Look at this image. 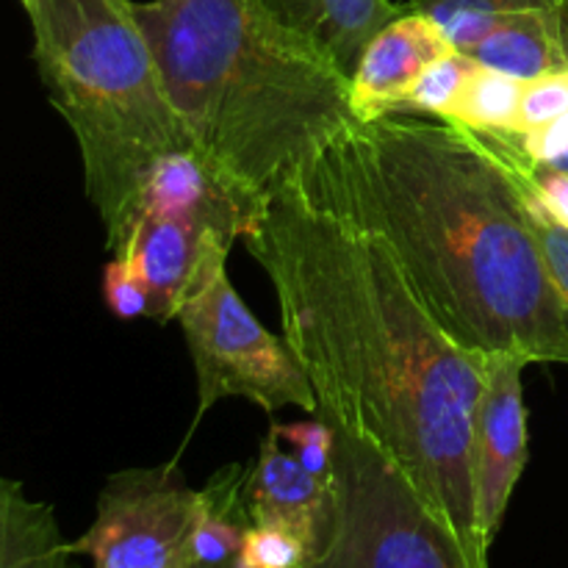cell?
<instances>
[{"mask_svg":"<svg viewBox=\"0 0 568 568\" xmlns=\"http://www.w3.org/2000/svg\"><path fill=\"white\" fill-rule=\"evenodd\" d=\"M242 242L270 277L316 414L381 442L469 558L491 568L471 480L483 355L433 320L375 233L320 203L300 178L266 194Z\"/></svg>","mask_w":568,"mask_h":568,"instance_id":"obj_1","label":"cell"},{"mask_svg":"<svg viewBox=\"0 0 568 568\" xmlns=\"http://www.w3.org/2000/svg\"><path fill=\"white\" fill-rule=\"evenodd\" d=\"M300 181L392 250L460 347L568 364L564 305L525 200L480 133L408 114L358 122Z\"/></svg>","mask_w":568,"mask_h":568,"instance_id":"obj_2","label":"cell"},{"mask_svg":"<svg viewBox=\"0 0 568 568\" xmlns=\"http://www.w3.org/2000/svg\"><path fill=\"white\" fill-rule=\"evenodd\" d=\"M197 153L261 209L355 128L349 75L261 0H133Z\"/></svg>","mask_w":568,"mask_h":568,"instance_id":"obj_3","label":"cell"},{"mask_svg":"<svg viewBox=\"0 0 568 568\" xmlns=\"http://www.w3.org/2000/svg\"><path fill=\"white\" fill-rule=\"evenodd\" d=\"M31 31L39 78L75 136L83 192L116 255L153 166L194 142L133 0H44Z\"/></svg>","mask_w":568,"mask_h":568,"instance_id":"obj_4","label":"cell"},{"mask_svg":"<svg viewBox=\"0 0 568 568\" xmlns=\"http://www.w3.org/2000/svg\"><path fill=\"white\" fill-rule=\"evenodd\" d=\"M325 532L305 568H480L381 442L338 416Z\"/></svg>","mask_w":568,"mask_h":568,"instance_id":"obj_5","label":"cell"},{"mask_svg":"<svg viewBox=\"0 0 568 568\" xmlns=\"http://www.w3.org/2000/svg\"><path fill=\"white\" fill-rule=\"evenodd\" d=\"M189 358L197 377L194 427L222 399H247L266 414L297 408L316 414V394L286 338L266 331L227 277V264L214 266L197 292L178 311Z\"/></svg>","mask_w":568,"mask_h":568,"instance_id":"obj_6","label":"cell"},{"mask_svg":"<svg viewBox=\"0 0 568 568\" xmlns=\"http://www.w3.org/2000/svg\"><path fill=\"white\" fill-rule=\"evenodd\" d=\"M197 488L178 460L116 471L98 497L94 521L72 552L94 568H192Z\"/></svg>","mask_w":568,"mask_h":568,"instance_id":"obj_7","label":"cell"},{"mask_svg":"<svg viewBox=\"0 0 568 568\" xmlns=\"http://www.w3.org/2000/svg\"><path fill=\"white\" fill-rule=\"evenodd\" d=\"M519 355H483V388L471 416V480H475L477 525L491 549L508 505L527 466V408Z\"/></svg>","mask_w":568,"mask_h":568,"instance_id":"obj_8","label":"cell"},{"mask_svg":"<svg viewBox=\"0 0 568 568\" xmlns=\"http://www.w3.org/2000/svg\"><path fill=\"white\" fill-rule=\"evenodd\" d=\"M233 242L227 233L192 220L175 216H139L120 247L142 275L150 292V320H178L189 297L209 277L214 266L227 264Z\"/></svg>","mask_w":568,"mask_h":568,"instance_id":"obj_9","label":"cell"},{"mask_svg":"<svg viewBox=\"0 0 568 568\" xmlns=\"http://www.w3.org/2000/svg\"><path fill=\"white\" fill-rule=\"evenodd\" d=\"M455 53L447 33L419 11H405L369 39L349 75V109L366 125L397 111L425 70Z\"/></svg>","mask_w":568,"mask_h":568,"instance_id":"obj_10","label":"cell"},{"mask_svg":"<svg viewBox=\"0 0 568 568\" xmlns=\"http://www.w3.org/2000/svg\"><path fill=\"white\" fill-rule=\"evenodd\" d=\"M255 211L258 209L247 203L197 153V148H192L164 155L153 166L144 181L136 220L139 216H175V220L203 222L239 242L247 233Z\"/></svg>","mask_w":568,"mask_h":568,"instance_id":"obj_11","label":"cell"},{"mask_svg":"<svg viewBox=\"0 0 568 568\" xmlns=\"http://www.w3.org/2000/svg\"><path fill=\"white\" fill-rule=\"evenodd\" d=\"M244 499L253 525H277L297 532L314 555L322 541L331 508L327 483L316 480L292 449L283 447L275 425L261 438L258 458L247 471ZM311 560V558H308Z\"/></svg>","mask_w":568,"mask_h":568,"instance_id":"obj_12","label":"cell"},{"mask_svg":"<svg viewBox=\"0 0 568 568\" xmlns=\"http://www.w3.org/2000/svg\"><path fill=\"white\" fill-rule=\"evenodd\" d=\"M270 14L331 55L353 75L361 53L377 31L408 11L397 0H261Z\"/></svg>","mask_w":568,"mask_h":568,"instance_id":"obj_13","label":"cell"},{"mask_svg":"<svg viewBox=\"0 0 568 568\" xmlns=\"http://www.w3.org/2000/svg\"><path fill=\"white\" fill-rule=\"evenodd\" d=\"M469 55L480 67L505 72L519 81L566 70L568 50L560 28V11L538 9L510 17L480 44H475Z\"/></svg>","mask_w":568,"mask_h":568,"instance_id":"obj_14","label":"cell"},{"mask_svg":"<svg viewBox=\"0 0 568 568\" xmlns=\"http://www.w3.org/2000/svg\"><path fill=\"white\" fill-rule=\"evenodd\" d=\"M53 505L31 499L22 483L0 475V568H75Z\"/></svg>","mask_w":568,"mask_h":568,"instance_id":"obj_15","label":"cell"},{"mask_svg":"<svg viewBox=\"0 0 568 568\" xmlns=\"http://www.w3.org/2000/svg\"><path fill=\"white\" fill-rule=\"evenodd\" d=\"M250 466L233 464L197 488V516L192 527V568H233L244 532L250 530L247 486Z\"/></svg>","mask_w":568,"mask_h":568,"instance_id":"obj_16","label":"cell"},{"mask_svg":"<svg viewBox=\"0 0 568 568\" xmlns=\"http://www.w3.org/2000/svg\"><path fill=\"white\" fill-rule=\"evenodd\" d=\"M477 133L486 139L488 148L497 153V159L503 161L505 170L510 172V178L519 186L521 200H525L527 222H530L532 236H536L544 264H547L549 277H552V286L558 292L560 305H564L568 325V227L560 220H555L552 211L544 205L536 181H532V159L521 150L516 133Z\"/></svg>","mask_w":568,"mask_h":568,"instance_id":"obj_17","label":"cell"},{"mask_svg":"<svg viewBox=\"0 0 568 568\" xmlns=\"http://www.w3.org/2000/svg\"><path fill=\"white\" fill-rule=\"evenodd\" d=\"M521 92H525V81L477 64L444 122L483 133H516Z\"/></svg>","mask_w":568,"mask_h":568,"instance_id":"obj_18","label":"cell"},{"mask_svg":"<svg viewBox=\"0 0 568 568\" xmlns=\"http://www.w3.org/2000/svg\"><path fill=\"white\" fill-rule=\"evenodd\" d=\"M408 9L430 17L455 50L469 53L505 20L525 11L558 9V0H408Z\"/></svg>","mask_w":568,"mask_h":568,"instance_id":"obj_19","label":"cell"},{"mask_svg":"<svg viewBox=\"0 0 568 568\" xmlns=\"http://www.w3.org/2000/svg\"><path fill=\"white\" fill-rule=\"evenodd\" d=\"M477 67V61L469 53H449L447 59L436 61L430 70H425V75L416 81V87L410 89L408 98L397 105L394 114H408V116H433V120H447L449 111H453L455 100H458L460 89H464L466 78L471 75V70Z\"/></svg>","mask_w":568,"mask_h":568,"instance_id":"obj_20","label":"cell"},{"mask_svg":"<svg viewBox=\"0 0 568 568\" xmlns=\"http://www.w3.org/2000/svg\"><path fill=\"white\" fill-rule=\"evenodd\" d=\"M311 552L297 532L277 525H250L233 568H305Z\"/></svg>","mask_w":568,"mask_h":568,"instance_id":"obj_21","label":"cell"},{"mask_svg":"<svg viewBox=\"0 0 568 568\" xmlns=\"http://www.w3.org/2000/svg\"><path fill=\"white\" fill-rule=\"evenodd\" d=\"M275 425L277 436L286 447H292L294 458L322 483H331L333 471V427L325 419L314 414V419H300V422H286V425Z\"/></svg>","mask_w":568,"mask_h":568,"instance_id":"obj_22","label":"cell"},{"mask_svg":"<svg viewBox=\"0 0 568 568\" xmlns=\"http://www.w3.org/2000/svg\"><path fill=\"white\" fill-rule=\"evenodd\" d=\"M568 111V67L558 72H547L532 81H525V92H521L519 105V131L527 133L536 128L547 125V122L558 120L560 114Z\"/></svg>","mask_w":568,"mask_h":568,"instance_id":"obj_23","label":"cell"},{"mask_svg":"<svg viewBox=\"0 0 568 568\" xmlns=\"http://www.w3.org/2000/svg\"><path fill=\"white\" fill-rule=\"evenodd\" d=\"M103 300L109 311L120 320H150V292L144 286L142 275L133 270V264L120 255H111L103 266Z\"/></svg>","mask_w":568,"mask_h":568,"instance_id":"obj_24","label":"cell"},{"mask_svg":"<svg viewBox=\"0 0 568 568\" xmlns=\"http://www.w3.org/2000/svg\"><path fill=\"white\" fill-rule=\"evenodd\" d=\"M516 139L536 164H552L568 153V111L536 131L516 133Z\"/></svg>","mask_w":568,"mask_h":568,"instance_id":"obj_25","label":"cell"},{"mask_svg":"<svg viewBox=\"0 0 568 568\" xmlns=\"http://www.w3.org/2000/svg\"><path fill=\"white\" fill-rule=\"evenodd\" d=\"M558 11H560V28H564V42L568 50V0H558Z\"/></svg>","mask_w":568,"mask_h":568,"instance_id":"obj_26","label":"cell"},{"mask_svg":"<svg viewBox=\"0 0 568 568\" xmlns=\"http://www.w3.org/2000/svg\"><path fill=\"white\" fill-rule=\"evenodd\" d=\"M20 3H22V9H26L28 20H31V17L39 14V9H42L44 0H20Z\"/></svg>","mask_w":568,"mask_h":568,"instance_id":"obj_27","label":"cell"},{"mask_svg":"<svg viewBox=\"0 0 568 568\" xmlns=\"http://www.w3.org/2000/svg\"><path fill=\"white\" fill-rule=\"evenodd\" d=\"M544 166H552V170H560V172H568V153L560 155L558 161H552V164H544Z\"/></svg>","mask_w":568,"mask_h":568,"instance_id":"obj_28","label":"cell"}]
</instances>
